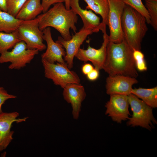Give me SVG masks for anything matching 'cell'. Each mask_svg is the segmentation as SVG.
<instances>
[{
    "label": "cell",
    "mask_w": 157,
    "mask_h": 157,
    "mask_svg": "<svg viewBox=\"0 0 157 157\" xmlns=\"http://www.w3.org/2000/svg\"><path fill=\"white\" fill-rule=\"evenodd\" d=\"M133 51L124 40L118 43L108 41L102 69L109 75H121L136 78L138 74Z\"/></svg>",
    "instance_id": "6da1fadb"
},
{
    "label": "cell",
    "mask_w": 157,
    "mask_h": 157,
    "mask_svg": "<svg viewBox=\"0 0 157 157\" xmlns=\"http://www.w3.org/2000/svg\"><path fill=\"white\" fill-rule=\"evenodd\" d=\"M39 28L42 31L47 27H52L60 34L65 40L70 39L72 36L70 29L75 33V24L78 21L77 15L71 9H67L63 2L56 3L46 12L38 15Z\"/></svg>",
    "instance_id": "7a4b0ae2"
},
{
    "label": "cell",
    "mask_w": 157,
    "mask_h": 157,
    "mask_svg": "<svg viewBox=\"0 0 157 157\" xmlns=\"http://www.w3.org/2000/svg\"><path fill=\"white\" fill-rule=\"evenodd\" d=\"M145 17L130 6L125 4L121 18L124 40L133 51L140 50L141 43L148 31Z\"/></svg>",
    "instance_id": "3957f363"
},
{
    "label": "cell",
    "mask_w": 157,
    "mask_h": 157,
    "mask_svg": "<svg viewBox=\"0 0 157 157\" xmlns=\"http://www.w3.org/2000/svg\"><path fill=\"white\" fill-rule=\"evenodd\" d=\"M38 16L31 20L22 21L16 31L19 39L24 42L28 49L41 51L47 46L43 43V33L39 28Z\"/></svg>",
    "instance_id": "277c9868"
},
{
    "label": "cell",
    "mask_w": 157,
    "mask_h": 157,
    "mask_svg": "<svg viewBox=\"0 0 157 157\" xmlns=\"http://www.w3.org/2000/svg\"><path fill=\"white\" fill-rule=\"evenodd\" d=\"M128 99L133 115L129 118L127 125L132 127L139 126L151 130L152 122L157 124L153 114L152 108L132 94L128 95Z\"/></svg>",
    "instance_id": "5b68a950"
},
{
    "label": "cell",
    "mask_w": 157,
    "mask_h": 157,
    "mask_svg": "<svg viewBox=\"0 0 157 157\" xmlns=\"http://www.w3.org/2000/svg\"><path fill=\"white\" fill-rule=\"evenodd\" d=\"M11 51L5 52L0 56V63H11L8 67L10 69H19L25 67L39 53L37 49H28L22 41L17 42Z\"/></svg>",
    "instance_id": "8992f818"
},
{
    "label": "cell",
    "mask_w": 157,
    "mask_h": 157,
    "mask_svg": "<svg viewBox=\"0 0 157 157\" xmlns=\"http://www.w3.org/2000/svg\"><path fill=\"white\" fill-rule=\"evenodd\" d=\"M41 61L45 76L51 79L54 84L63 88L68 84H80L81 80L78 75L67 66L58 63H50L43 60Z\"/></svg>",
    "instance_id": "52a82bcc"
},
{
    "label": "cell",
    "mask_w": 157,
    "mask_h": 157,
    "mask_svg": "<svg viewBox=\"0 0 157 157\" xmlns=\"http://www.w3.org/2000/svg\"><path fill=\"white\" fill-rule=\"evenodd\" d=\"M109 5L108 25L109 41L118 43L124 40L121 18L125 4L121 0H108Z\"/></svg>",
    "instance_id": "ba28073f"
},
{
    "label": "cell",
    "mask_w": 157,
    "mask_h": 157,
    "mask_svg": "<svg viewBox=\"0 0 157 157\" xmlns=\"http://www.w3.org/2000/svg\"><path fill=\"white\" fill-rule=\"evenodd\" d=\"M103 33V42L101 47L99 49H95L89 45L86 49L80 48L75 57L81 61L92 62L94 68L99 71L102 69L105 60L106 48L109 41L108 35L107 34L106 29L102 31Z\"/></svg>",
    "instance_id": "9c48e42d"
},
{
    "label": "cell",
    "mask_w": 157,
    "mask_h": 157,
    "mask_svg": "<svg viewBox=\"0 0 157 157\" xmlns=\"http://www.w3.org/2000/svg\"><path fill=\"white\" fill-rule=\"evenodd\" d=\"M93 33L92 31L82 27L78 32L73 35L69 40H65L61 36L58 37L56 41L65 49L66 54L64 59L69 69H71L73 67L74 58L81 46L87 36Z\"/></svg>",
    "instance_id": "30bf717a"
},
{
    "label": "cell",
    "mask_w": 157,
    "mask_h": 157,
    "mask_svg": "<svg viewBox=\"0 0 157 157\" xmlns=\"http://www.w3.org/2000/svg\"><path fill=\"white\" fill-rule=\"evenodd\" d=\"M110 95V99L105 106L106 108L105 114L117 123H121L122 121L129 119L130 114L128 96L118 94Z\"/></svg>",
    "instance_id": "8fae6325"
},
{
    "label": "cell",
    "mask_w": 157,
    "mask_h": 157,
    "mask_svg": "<svg viewBox=\"0 0 157 157\" xmlns=\"http://www.w3.org/2000/svg\"><path fill=\"white\" fill-rule=\"evenodd\" d=\"M42 31L43 39L47 42V47L45 52L41 55V60L52 63L57 62L67 66L63 58L66 54L65 49L58 42L56 41L55 42L53 41L51 36L50 27H47Z\"/></svg>",
    "instance_id": "7c38bea8"
},
{
    "label": "cell",
    "mask_w": 157,
    "mask_h": 157,
    "mask_svg": "<svg viewBox=\"0 0 157 157\" xmlns=\"http://www.w3.org/2000/svg\"><path fill=\"white\" fill-rule=\"evenodd\" d=\"M19 116L17 112H3L0 114V152L6 149L13 139L14 132L10 129L13 123L25 122L28 118H17Z\"/></svg>",
    "instance_id": "4fadbf2b"
},
{
    "label": "cell",
    "mask_w": 157,
    "mask_h": 157,
    "mask_svg": "<svg viewBox=\"0 0 157 157\" xmlns=\"http://www.w3.org/2000/svg\"><path fill=\"white\" fill-rule=\"evenodd\" d=\"M138 83V80L135 78L121 75H109L106 80V92L110 95L128 96L131 94L133 85Z\"/></svg>",
    "instance_id": "5bb4252c"
},
{
    "label": "cell",
    "mask_w": 157,
    "mask_h": 157,
    "mask_svg": "<svg viewBox=\"0 0 157 157\" xmlns=\"http://www.w3.org/2000/svg\"><path fill=\"white\" fill-rule=\"evenodd\" d=\"M64 99L72 107V114L74 119H77L81 110V103L86 94L84 87L80 84H68L63 88Z\"/></svg>",
    "instance_id": "9a60e30c"
},
{
    "label": "cell",
    "mask_w": 157,
    "mask_h": 157,
    "mask_svg": "<svg viewBox=\"0 0 157 157\" xmlns=\"http://www.w3.org/2000/svg\"><path fill=\"white\" fill-rule=\"evenodd\" d=\"M70 6L71 8L81 18L83 28L97 33L101 30L103 27L100 22V18L91 10L82 9L79 4V0H70Z\"/></svg>",
    "instance_id": "2e32d148"
},
{
    "label": "cell",
    "mask_w": 157,
    "mask_h": 157,
    "mask_svg": "<svg viewBox=\"0 0 157 157\" xmlns=\"http://www.w3.org/2000/svg\"><path fill=\"white\" fill-rule=\"evenodd\" d=\"M41 0H27L24 4L16 18L23 21L33 19L42 12L43 9Z\"/></svg>",
    "instance_id": "e0dca14e"
},
{
    "label": "cell",
    "mask_w": 157,
    "mask_h": 157,
    "mask_svg": "<svg viewBox=\"0 0 157 157\" xmlns=\"http://www.w3.org/2000/svg\"><path fill=\"white\" fill-rule=\"evenodd\" d=\"M87 3L86 9H90L101 16L103 28L108 25L109 5L108 0H84Z\"/></svg>",
    "instance_id": "ac0fdd59"
},
{
    "label": "cell",
    "mask_w": 157,
    "mask_h": 157,
    "mask_svg": "<svg viewBox=\"0 0 157 157\" xmlns=\"http://www.w3.org/2000/svg\"><path fill=\"white\" fill-rule=\"evenodd\" d=\"M131 93L142 99L152 108L157 107V86L150 88H139L132 89Z\"/></svg>",
    "instance_id": "d6986e66"
},
{
    "label": "cell",
    "mask_w": 157,
    "mask_h": 157,
    "mask_svg": "<svg viewBox=\"0 0 157 157\" xmlns=\"http://www.w3.org/2000/svg\"><path fill=\"white\" fill-rule=\"evenodd\" d=\"M22 21L7 12L0 10V32L10 33L15 31Z\"/></svg>",
    "instance_id": "ffe728a7"
},
{
    "label": "cell",
    "mask_w": 157,
    "mask_h": 157,
    "mask_svg": "<svg viewBox=\"0 0 157 157\" xmlns=\"http://www.w3.org/2000/svg\"><path fill=\"white\" fill-rule=\"evenodd\" d=\"M21 41L16 31L10 33L0 32V53L8 51Z\"/></svg>",
    "instance_id": "44dd1931"
},
{
    "label": "cell",
    "mask_w": 157,
    "mask_h": 157,
    "mask_svg": "<svg viewBox=\"0 0 157 157\" xmlns=\"http://www.w3.org/2000/svg\"><path fill=\"white\" fill-rule=\"evenodd\" d=\"M145 7L150 17L151 25L154 29L157 30V0H145Z\"/></svg>",
    "instance_id": "7402d4cb"
},
{
    "label": "cell",
    "mask_w": 157,
    "mask_h": 157,
    "mask_svg": "<svg viewBox=\"0 0 157 157\" xmlns=\"http://www.w3.org/2000/svg\"><path fill=\"white\" fill-rule=\"evenodd\" d=\"M125 4L132 8L143 15L145 18L147 23L150 24V17L145 6L141 0H121Z\"/></svg>",
    "instance_id": "603a6c76"
},
{
    "label": "cell",
    "mask_w": 157,
    "mask_h": 157,
    "mask_svg": "<svg viewBox=\"0 0 157 157\" xmlns=\"http://www.w3.org/2000/svg\"><path fill=\"white\" fill-rule=\"evenodd\" d=\"M133 54L137 70L140 72L146 71L147 67L143 53L140 50H135L133 51Z\"/></svg>",
    "instance_id": "cb8c5ba5"
},
{
    "label": "cell",
    "mask_w": 157,
    "mask_h": 157,
    "mask_svg": "<svg viewBox=\"0 0 157 157\" xmlns=\"http://www.w3.org/2000/svg\"><path fill=\"white\" fill-rule=\"evenodd\" d=\"M27 0H8L7 4V12L15 17Z\"/></svg>",
    "instance_id": "d4e9b609"
},
{
    "label": "cell",
    "mask_w": 157,
    "mask_h": 157,
    "mask_svg": "<svg viewBox=\"0 0 157 157\" xmlns=\"http://www.w3.org/2000/svg\"><path fill=\"white\" fill-rule=\"evenodd\" d=\"M17 97L16 96L9 94L3 87H0V114L3 112L2 106L5 102L8 99Z\"/></svg>",
    "instance_id": "484cf974"
},
{
    "label": "cell",
    "mask_w": 157,
    "mask_h": 157,
    "mask_svg": "<svg viewBox=\"0 0 157 157\" xmlns=\"http://www.w3.org/2000/svg\"><path fill=\"white\" fill-rule=\"evenodd\" d=\"M65 0H42L41 4L43 13L46 12L52 5L60 2H65Z\"/></svg>",
    "instance_id": "4316f807"
},
{
    "label": "cell",
    "mask_w": 157,
    "mask_h": 157,
    "mask_svg": "<svg viewBox=\"0 0 157 157\" xmlns=\"http://www.w3.org/2000/svg\"><path fill=\"white\" fill-rule=\"evenodd\" d=\"M86 76L87 78L90 81H95L99 77V71L94 68Z\"/></svg>",
    "instance_id": "83f0119b"
},
{
    "label": "cell",
    "mask_w": 157,
    "mask_h": 157,
    "mask_svg": "<svg viewBox=\"0 0 157 157\" xmlns=\"http://www.w3.org/2000/svg\"><path fill=\"white\" fill-rule=\"evenodd\" d=\"M94 68L93 66L90 64L86 63L82 66L81 70L84 74L87 75Z\"/></svg>",
    "instance_id": "f1b7e54d"
},
{
    "label": "cell",
    "mask_w": 157,
    "mask_h": 157,
    "mask_svg": "<svg viewBox=\"0 0 157 157\" xmlns=\"http://www.w3.org/2000/svg\"><path fill=\"white\" fill-rule=\"evenodd\" d=\"M8 0H0V10L7 12Z\"/></svg>",
    "instance_id": "f546056e"
},
{
    "label": "cell",
    "mask_w": 157,
    "mask_h": 157,
    "mask_svg": "<svg viewBox=\"0 0 157 157\" xmlns=\"http://www.w3.org/2000/svg\"><path fill=\"white\" fill-rule=\"evenodd\" d=\"M70 0H65V6L67 10H69L70 9Z\"/></svg>",
    "instance_id": "4dcf8cb0"
}]
</instances>
